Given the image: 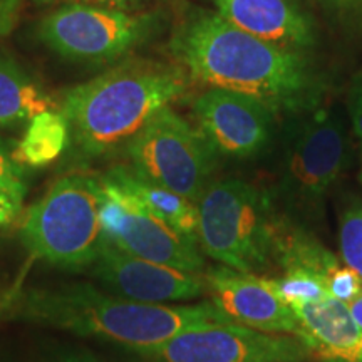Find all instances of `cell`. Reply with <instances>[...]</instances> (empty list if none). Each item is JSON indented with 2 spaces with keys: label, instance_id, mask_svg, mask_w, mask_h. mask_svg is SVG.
<instances>
[{
  "label": "cell",
  "instance_id": "obj_1",
  "mask_svg": "<svg viewBox=\"0 0 362 362\" xmlns=\"http://www.w3.org/2000/svg\"><path fill=\"white\" fill-rule=\"evenodd\" d=\"M170 51L192 79L257 98L275 112L302 115L322 96V79L304 52L248 34L216 12L187 13Z\"/></svg>",
  "mask_w": 362,
  "mask_h": 362
},
{
  "label": "cell",
  "instance_id": "obj_2",
  "mask_svg": "<svg viewBox=\"0 0 362 362\" xmlns=\"http://www.w3.org/2000/svg\"><path fill=\"white\" fill-rule=\"evenodd\" d=\"M7 319L69 330L81 337L117 344L141 352L160 346L187 329L230 322L206 300L193 305L146 304L107 296L90 284L30 287L17 292L2 307Z\"/></svg>",
  "mask_w": 362,
  "mask_h": 362
},
{
  "label": "cell",
  "instance_id": "obj_3",
  "mask_svg": "<svg viewBox=\"0 0 362 362\" xmlns=\"http://www.w3.org/2000/svg\"><path fill=\"white\" fill-rule=\"evenodd\" d=\"M192 78L178 64L155 59H124L88 83L62 93L59 110L66 116L78 156L98 160L115 155L153 116L189 93Z\"/></svg>",
  "mask_w": 362,
  "mask_h": 362
},
{
  "label": "cell",
  "instance_id": "obj_4",
  "mask_svg": "<svg viewBox=\"0 0 362 362\" xmlns=\"http://www.w3.org/2000/svg\"><path fill=\"white\" fill-rule=\"evenodd\" d=\"M198 247L230 269L260 275L275 265L280 216L270 194L238 178L214 180L197 202Z\"/></svg>",
  "mask_w": 362,
  "mask_h": 362
},
{
  "label": "cell",
  "instance_id": "obj_5",
  "mask_svg": "<svg viewBox=\"0 0 362 362\" xmlns=\"http://www.w3.org/2000/svg\"><path fill=\"white\" fill-rule=\"evenodd\" d=\"M101 200L103 185L96 176H61L22 216V245L45 264L86 272L104 242Z\"/></svg>",
  "mask_w": 362,
  "mask_h": 362
},
{
  "label": "cell",
  "instance_id": "obj_6",
  "mask_svg": "<svg viewBox=\"0 0 362 362\" xmlns=\"http://www.w3.org/2000/svg\"><path fill=\"white\" fill-rule=\"evenodd\" d=\"M158 13L62 4L35 25L37 40L59 57L86 64L121 62L158 33Z\"/></svg>",
  "mask_w": 362,
  "mask_h": 362
},
{
  "label": "cell",
  "instance_id": "obj_7",
  "mask_svg": "<svg viewBox=\"0 0 362 362\" xmlns=\"http://www.w3.org/2000/svg\"><path fill=\"white\" fill-rule=\"evenodd\" d=\"M129 168L197 203L211 183L216 156L194 124L165 107L126 144Z\"/></svg>",
  "mask_w": 362,
  "mask_h": 362
},
{
  "label": "cell",
  "instance_id": "obj_8",
  "mask_svg": "<svg viewBox=\"0 0 362 362\" xmlns=\"http://www.w3.org/2000/svg\"><path fill=\"white\" fill-rule=\"evenodd\" d=\"M351 161L346 126L327 110H310L285 136L279 189L293 208L319 206Z\"/></svg>",
  "mask_w": 362,
  "mask_h": 362
},
{
  "label": "cell",
  "instance_id": "obj_9",
  "mask_svg": "<svg viewBox=\"0 0 362 362\" xmlns=\"http://www.w3.org/2000/svg\"><path fill=\"white\" fill-rule=\"evenodd\" d=\"M149 362H305L300 337L238 324L214 322L187 329L151 349L136 352Z\"/></svg>",
  "mask_w": 362,
  "mask_h": 362
},
{
  "label": "cell",
  "instance_id": "obj_10",
  "mask_svg": "<svg viewBox=\"0 0 362 362\" xmlns=\"http://www.w3.org/2000/svg\"><path fill=\"white\" fill-rule=\"evenodd\" d=\"M101 185V226L107 243L139 259L203 274L205 259L197 243L176 233L123 189L103 180Z\"/></svg>",
  "mask_w": 362,
  "mask_h": 362
},
{
  "label": "cell",
  "instance_id": "obj_11",
  "mask_svg": "<svg viewBox=\"0 0 362 362\" xmlns=\"http://www.w3.org/2000/svg\"><path fill=\"white\" fill-rule=\"evenodd\" d=\"M194 126L216 156H259L274 136L275 112L260 99L210 88L193 101Z\"/></svg>",
  "mask_w": 362,
  "mask_h": 362
},
{
  "label": "cell",
  "instance_id": "obj_12",
  "mask_svg": "<svg viewBox=\"0 0 362 362\" xmlns=\"http://www.w3.org/2000/svg\"><path fill=\"white\" fill-rule=\"evenodd\" d=\"M86 272L116 296L146 304L187 302L206 293L203 274L139 259L112 247L106 240L99 248L96 260Z\"/></svg>",
  "mask_w": 362,
  "mask_h": 362
},
{
  "label": "cell",
  "instance_id": "obj_13",
  "mask_svg": "<svg viewBox=\"0 0 362 362\" xmlns=\"http://www.w3.org/2000/svg\"><path fill=\"white\" fill-rule=\"evenodd\" d=\"M203 279L210 302L230 322L300 337L296 312L267 287L260 275L218 264L203 270Z\"/></svg>",
  "mask_w": 362,
  "mask_h": 362
},
{
  "label": "cell",
  "instance_id": "obj_14",
  "mask_svg": "<svg viewBox=\"0 0 362 362\" xmlns=\"http://www.w3.org/2000/svg\"><path fill=\"white\" fill-rule=\"evenodd\" d=\"M238 29L282 47L302 51L317 42V29L302 0H210Z\"/></svg>",
  "mask_w": 362,
  "mask_h": 362
},
{
  "label": "cell",
  "instance_id": "obj_15",
  "mask_svg": "<svg viewBox=\"0 0 362 362\" xmlns=\"http://www.w3.org/2000/svg\"><path fill=\"white\" fill-rule=\"evenodd\" d=\"M292 309L300 322V339L310 352V359L362 362V327L344 302L330 297Z\"/></svg>",
  "mask_w": 362,
  "mask_h": 362
},
{
  "label": "cell",
  "instance_id": "obj_16",
  "mask_svg": "<svg viewBox=\"0 0 362 362\" xmlns=\"http://www.w3.org/2000/svg\"><path fill=\"white\" fill-rule=\"evenodd\" d=\"M101 180L131 194L153 215L170 225L176 233L198 245L197 203L143 178L128 165L112 166L101 176Z\"/></svg>",
  "mask_w": 362,
  "mask_h": 362
},
{
  "label": "cell",
  "instance_id": "obj_17",
  "mask_svg": "<svg viewBox=\"0 0 362 362\" xmlns=\"http://www.w3.org/2000/svg\"><path fill=\"white\" fill-rule=\"evenodd\" d=\"M59 103L16 59L0 51V128H21Z\"/></svg>",
  "mask_w": 362,
  "mask_h": 362
},
{
  "label": "cell",
  "instance_id": "obj_18",
  "mask_svg": "<svg viewBox=\"0 0 362 362\" xmlns=\"http://www.w3.org/2000/svg\"><path fill=\"white\" fill-rule=\"evenodd\" d=\"M69 141V123L62 111H44L25 124L22 138L13 144V158L24 168H44L62 156Z\"/></svg>",
  "mask_w": 362,
  "mask_h": 362
},
{
  "label": "cell",
  "instance_id": "obj_19",
  "mask_svg": "<svg viewBox=\"0 0 362 362\" xmlns=\"http://www.w3.org/2000/svg\"><path fill=\"white\" fill-rule=\"evenodd\" d=\"M260 277L280 300L291 307L317 304L330 298L327 282L312 272L285 270L280 277H265V275Z\"/></svg>",
  "mask_w": 362,
  "mask_h": 362
},
{
  "label": "cell",
  "instance_id": "obj_20",
  "mask_svg": "<svg viewBox=\"0 0 362 362\" xmlns=\"http://www.w3.org/2000/svg\"><path fill=\"white\" fill-rule=\"evenodd\" d=\"M341 253L347 267L362 277V205H352L341 218Z\"/></svg>",
  "mask_w": 362,
  "mask_h": 362
},
{
  "label": "cell",
  "instance_id": "obj_21",
  "mask_svg": "<svg viewBox=\"0 0 362 362\" xmlns=\"http://www.w3.org/2000/svg\"><path fill=\"white\" fill-rule=\"evenodd\" d=\"M0 189H6L22 200L29 189L27 168L13 158V144L2 138H0Z\"/></svg>",
  "mask_w": 362,
  "mask_h": 362
},
{
  "label": "cell",
  "instance_id": "obj_22",
  "mask_svg": "<svg viewBox=\"0 0 362 362\" xmlns=\"http://www.w3.org/2000/svg\"><path fill=\"white\" fill-rule=\"evenodd\" d=\"M327 288L330 297L347 305L362 292V277L351 267L341 265L329 277Z\"/></svg>",
  "mask_w": 362,
  "mask_h": 362
},
{
  "label": "cell",
  "instance_id": "obj_23",
  "mask_svg": "<svg viewBox=\"0 0 362 362\" xmlns=\"http://www.w3.org/2000/svg\"><path fill=\"white\" fill-rule=\"evenodd\" d=\"M319 2L341 21L362 27V0H319Z\"/></svg>",
  "mask_w": 362,
  "mask_h": 362
},
{
  "label": "cell",
  "instance_id": "obj_24",
  "mask_svg": "<svg viewBox=\"0 0 362 362\" xmlns=\"http://www.w3.org/2000/svg\"><path fill=\"white\" fill-rule=\"evenodd\" d=\"M347 110H349L352 129L362 141V72L356 74L347 90Z\"/></svg>",
  "mask_w": 362,
  "mask_h": 362
},
{
  "label": "cell",
  "instance_id": "obj_25",
  "mask_svg": "<svg viewBox=\"0 0 362 362\" xmlns=\"http://www.w3.org/2000/svg\"><path fill=\"white\" fill-rule=\"evenodd\" d=\"M24 6L25 0H0V39L7 37L16 29Z\"/></svg>",
  "mask_w": 362,
  "mask_h": 362
},
{
  "label": "cell",
  "instance_id": "obj_26",
  "mask_svg": "<svg viewBox=\"0 0 362 362\" xmlns=\"http://www.w3.org/2000/svg\"><path fill=\"white\" fill-rule=\"evenodd\" d=\"M22 203L24 200L16 194L0 189V228L12 225L22 214Z\"/></svg>",
  "mask_w": 362,
  "mask_h": 362
},
{
  "label": "cell",
  "instance_id": "obj_27",
  "mask_svg": "<svg viewBox=\"0 0 362 362\" xmlns=\"http://www.w3.org/2000/svg\"><path fill=\"white\" fill-rule=\"evenodd\" d=\"M146 0H33L35 7H52L62 4H94V6L116 7V8H133Z\"/></svg>",
  "mask_w": 362,
  "mask_h": 362
},
{
  "label": "cell",
  "instance_id": "obj_28",
  "mask_svg": "<svg viewBox=\"0 0 362 362\" xmlns=\"http://www.w3.org/2000/svg\"><path fill=\"white\" fill-rule=\"evenodd\" d=\"M52 362H104V361H101L94 354H90V352L78 351V352H66V354H61Z\"/></svg>",
  "mask_w": 362,
  "mask_h": 362
},
{
  "label": "cell",
  "instance_id": "obj_29",
  "mask_svg": "<svg viewBox=\"0 0 362 362\" xmlns=\"http://www.w3.org/2000/svg\"><path fill=\"white\" fill-rule=\"evenodd\" d=\"M347 307H349L351 314L356 319V322L362 327V292L351 302V304H347Z\"/></svg>",
  "mask_w": 362,
  "mask_h": 362
},
{
  "label": "cell",
  "instance_id": "obj_30",
  "mask_svg": "<svg viewBox=\"0 0 362 362\" xmlns=\"http://www.w3.org/2000/svg\"><path fill=\"white\" fill-rule=\"evenodd\" d=\"M359 180H361V183H362V173H361V176H359Z\"/></svg>",
  "mask_w": 362,
  "mask_h": 362
},
{
  "label": "cell",
  "instance_id": "obj_31",
  "mask_svg": "<svg viewBox=\"0 0 362 362\" xmlns=\"http://www.w3.org/2000/svg\"><path fill=\"white\" fill-rule=\"evenodd\" d=\"M361 173H362V171H361Z\"/></svg>",
  "mask_w": 362,
  "mask_h": 362
}]
</instances>
